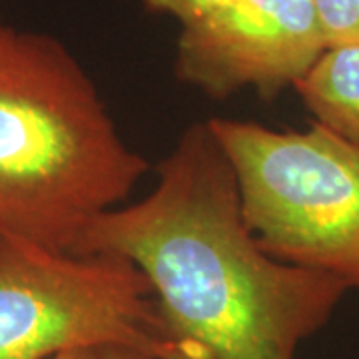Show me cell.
Wrapping results in <instances>:
<instances>
[{
	"label": "cell",
	"instance_id": "obj_1",
	"mask_svg": "<svg viewBox=\"0 0 359 359\" xmlns=\"http://www.w3.org/2000/svg\"><path fill=\"white\" fill-rule=\"evenodd\" d=\"M72 254L132 262L170 330L204 359H295L349 292L257 244L208 122L192 124L158 164L154 192L98 216Z\"/></svg>",
	"mask_w": 359,
	"mask_h": 359
},
{
	"label": "cell",
	"instance_id": "obj_2",
	"mask_svg": "<svg viewBox=\"0 0 359 359\" xmlns=\"http://www.w3.org/2000/svg\"><path fill=\"white\" fill-rule=\"evenodd\" d=\"M146 172L74 54L0 16V238L72 254Z\"/></svg>",
	"mask_w": 359,
	"mask_h": 359
},
{
	"label": "cell",
	"instance_id": "obj_3",
	"mask_svg": "<svg viewBox=\"0 0 359 359\" xmlns=\"http://www.w3.org/2000/svg\"><path fill=\"white\" fill-rule=\"evenodd\" d=\"M245 226L269 256L359 290V146L320 124L273 130L212 118Z\"/></svg>",
	"mask_w": 359,
	"mask_h": 359
},
{
	"label": "cell",
	"instance_id": "obj_4",
	"mask_svg": "<svg viewBox=\"0 0 359 359\" xmlns=\"http://www.w3.org/2000/svg\"><path fill=\"white\" fill-rule=\"evenodd\" d=\"M108 347L156 359H204L174 335L148 278L128 259L0 238V359Z\"/></svg>",
	"mask_w": 359,
	"mask_h": 359
},
{
	"label": "cell",
	"instance_id": "obj_5",
	"mask_svg": "<svg viewBox=\"0 0 359 359\" xmlns=\"http://www.w3.org/2000/svg\"><path fill=\"white\" fill-rule=\"evenodd\" d=\"M325 48L313 0H233L182 26L174 70L210 98L252 88L269 100L294 88Z\"/></svg>",
	"mask_w": 359,
	"mask_h": 359
},
{
	"label": "cell",
	"instance_id": "obj_6",
	"mask_svg": "<svg viewBox=\"0 0 359 359\" xmlns=\"http://www.w3.org/2000/svg\"><path fill=\"white\" fill-rule=\"evenodd\" d=\"M294 90L316 124L359 146V44L327 46Z\"/></svg>",
	"mask_w": 359,
	"mask_h": 359
},
{
	"label": "cell",
	"instance_id": "obj_7",
	"mask_svg": "<svg viewBox=\"0 0 359 359\" xmlns=\"http://www.w3.org/2000/svg\"><path fill=\"white\" fill-rule=\"evenodd\" d=\"M327 46L359 44V0H313Z\"/></svg>",
	"mask_w": 359,
	"mask_h": 359
},
{
	"label": "cell",
	"instance_id": "obj_8",
	"mask_svg": "<svg viewBox=\"0 0 359 359\" xmlns=\"http://www.w3.org/2000/svg\"><path fill=\"white\" fill-rule=\"evenodd\" d=\"M148 13L172 16L180 26L190 25L231 4L233 0H140Z\"/></svg>",
	"mask_w": 359,
	"mask_h": 359
},
{
	"label": "cell",
	"instance_id": "obj_9",
	"mask_svg": "<svg viewBox=\"0 0 359 359\" xmlns=\"http://www.w3.org/2000/svg\"><path fill=\"white\" fill-rule=\"evenodd\" d=\"M102 359H156L150 355H144L132 349H122V347H108L102 349Z\"/></svg>",
	"mask_w": 359,
	"mask_h": 359
},
{
	"label": "cell",
	"instance_id": "obj_10",
	"mask_svg": "<svg viewBox=\"0 0 359 359\" xmlns=\"http://www.w3.org/2000/svg\"><path fill=\"white\" fill-rule=\"evenodd\" d=\"M52 359H102V349H72Z\"/></svg>",
	"mask_w": 359,
	"mask_h": 359
}]
</instances>
